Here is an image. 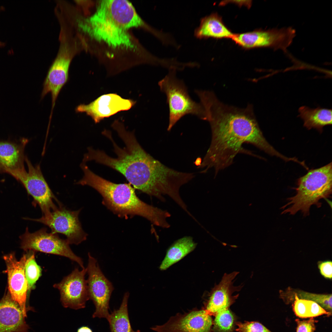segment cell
Masks as SVG:
<instances>
[{"label":"cell","instance_id":"cell-7","mask_svg":"<svg viewBox=\"0 0 332 332\" xmlns=\"http://www.w3.org/2000/svg\"><path fill=\"white\" fill-rule=\"evenodd\" d=\"M25 161L28 166V171H25L15 179L23 185L28 193L32 197L33 204L39 206L43 216L47 215L58 208L54 203V200L59 205L61 204L53 193L45 179L40 165L34 166L27 156H26Z\"/></svg>","mask_w":332,"mask_h":332},{"label":"cell","instance_id":"cell-22","mask_svg":"<svg viewBox=\"0 0 332 332\" xmlns=\"http://www.w3.org/2000/svg\"><path fill=\"white\" fill-rule=\"evenodd\" d=\"M298 116L303 122V126L308 129H316L320 133L323 128L332 124L331 109L318 107L311 108L306 106L299 108Z\"/></svg>","mask_w":332,"mask_h":332},{"label":"cell","instance_id":"cell-20","mask_svg":"<svg viewBox=\"0 0 332 332\" xmlns=\"http://www.w3.org/2000/svg\"><path fill=\"white\" fill-rule=\"evenodd\" d=\"M18 304L9 292L0 301V332H28L29 326Z\"/></svg>","mask_w":332,"mask_h":332},{"label":"cell","instance_id":"cell-4","mask_svg":"<svg viewBox=\"0 0 332 332\" xmlns=\"http://www.w3.org/2000/svg\"><path fill=\"white\" fill-rule=\"evenodd\" d=\"M297 185L295 194L287 199L281 208V214L293 215L300 211L303 216H308L311 206L320 207V200L332 194V162L309 170L298 180Z\"/></svg>","mask_w":332,"mask_h":332},{"label":"cell","instance_id":"cell-23","mask_svg":"<svg viewBox=\"0 0 332 332\" xmlns=\"http://www.w3.org/2000/svg\"><path fill=\"white\" fill-rule=\"evenodd\" d=\"M197 243L190 236H185L175 241L168 250L160 267L165 270L193 251Z\"/></svg>","mask_w":332,"mask_h":332},{"label":"cell","instance_id":"cell-32","mask_svg":"<svg viewBox=\"0 0 332 332\" xmlns=\"http://www.w3.org/2000/svg\"><path fill=\"white\" fill-rule=\"evenodd\" d=\"M77 332H92V330L87 326H82L79 328Z\"/></svg>","mask_w":332,"mask_h":332},{"label":"cell","instance_id":"cell-28","mask_svg":"<svg viewBox=\"0 0 332 332\" xmlns=\"http://www.w3.org/2000/svg\"><path fill=\"white\" fill-rule=\"evenodd\" d=\"M296 295L300 298L316 302L326 310L332 313L331 294H318L302 291Z\"/></svg>","mask_w":332,"mask_h":332},{"label":"cell","instance_id":"cell-29","mask_svg":"<svg viewBox=\"0 0 332 332\" xmlns=\"http://www.w3.org/2000/svg\"><path fill=\"white\" fill-rule=\"evenodd\" d=\"M236 330L239 332H272L262 324L257 322L236 323Z\"/></svg>","mask_w":332,"mask_h":332},{"label":"cell","instance_id":"cell-24","mask_svg":"<svg viewBox=\"0 0 332 332\" xmlns=\"http://www.w3.org/2000/svg\"><path fill=\"white\" fill-rule=\"evenodd\" d=\"M129 295L128 292L125 293L119 308L110 314L107 320L111 332H140L134 330L131 326L128 307Z\"/></svg>","mask_w":332,"mask_h":332},{"label":"cell","instance_id":"cell-8","mask_svg":"<svg viewBox=\"0 0 332 332\" xmlns=\"http://www.w3.org/2000/svg\"><path fill=\"white\" fill-rule=\"evenodd\" d=\"M78 26L91 38L114 49H133L134 45L127 30L110 22L90 17L77 20Z\"/></svg>","mask_w":332,"mask_h":332},{"label":"cell","instance_id":"cell-18","mask_svg":"<svg viewBox=\"0 0 332 332\" xmlns=\"http://www.w3.org/2000/svg\"><path fill=\"white\" fill-rule=\"evenodd\" d=\"M28 141L24 138L16 142L0 140V173H7L14 178L26 170L24 151Z\"/></svg>","mask_w":332,"mask_h":332},{"label":"cell","instance_id":"cell-6","mask_svg":"<svg viewBox=\"0 0 332 332\" xmlns=\"http://www.w3.org/2000/svg\"><path fill=\"white\" fill-rule=\"evenodd\" d=\"M20 239L21 248L25 251H40L63 256L77 263L82 269L85 268L82 260L73 252L66 240L61 239L57 234L48 232L45 227L30 233L27 227Z\"/></svg>","mask_w":332,"mask_h":332},{"label":"cell","instance_id":"cell-9","mask_svg":"<svg viewBox=\"0 0 332 332\" xmlns=\"http://www.w3.org/2000/svg\"><path fill=\"white\" fill-rule=\"evenodd\" d=\"M81 209L72 211L62 205L47 216L37 219L26 218L43 223L50 228L53 233L65 235L69 244L78 245L86 240L87 234L83 230L79 219Z\"/></svg>","mask_w":332,"mask_h":332},{"label":"cell","instance_id":"cell-10","mask_svg":"<svg viewBox=\"0 0 332 332\" xmlns=\"http://www.w3.org/2000/svg\"><path fill=\"white\" fill-rule=\"evenodd\" d=\"M86 268L88 294L95 307L93 317L103 318L107 320L110 315L109 301L114 287L102 272L96 259L89 253Z\"/></svg>","mask_w":332,"mask_h":332},{"label":"cell","instance_id":"cell-14","mask_svg":"<svg viewBox=\"0 0 332 332\" xmlns=\"http://www.w3.org/2000/svg\"><path fill=\"white\" fill-rule=\"evenodd\" d=\"M87 272L86 268L81 271L76 268L61 282L53 285L59 291L60 300L65 307L77 310L85 307L89 299L87 280L85 279Z\"/></svg>","mask_w":332,"mask_h":332},{"label":"cell","instance_id":"cell-11","mask_svg":"<svg viewBox=\"0 0 332 332\" xmlns=\"http://www.w3.org/2000/svg\"><path fill=\"white\" fill-rule=\"evenodd\" d=\"M295 35V30L290 27L268 30L258 29L234 34L231 39L245 49L267 47L285 51L292 43Z\"/></svg>","mask_w":332,"mask_h":332},{"label":"cell","instance_id":"cell-31","mask_svg":"<svg viewBox=\"0 0 332 332\" xmlns=\"http://www.w3.org/2000/svg\"><path fill=\"white\" fill-rule=\"evenodd\" d=\"M318 267L321 274L324 277L331 279L332 277V263L327 261L320 263Z\"/></svg>","mask_w":332,"mask_h":332},{"label":"cell","instance_id":"cell-1","mask_svg":"<svg viewBox=\"0 0 332 332\" xmlns=\"http://www.w3.org/2000/svg\"><path fill=\"white\" fill-rule=\"evenodd\" d=\"M201 102L212 135L210 145L198 166L204 168L201 173L213 168L216 176L232 164L238 153L253 155L243 148L244 143L252 144L271 156L286 159L264 136L251 105L243 109L228 106L219 101L213 93L205 95Z\"/></svg>","mask_w":332,"mask_h":332},{"label":"cell","instance_id":"cell-15","mask_svg":"<svg viewBox=\"0 0 332 332\" xmlns=\"http://www.w3.org/2000/svg\"><path fill=\"white\" fill-rule=\"evenodd\" d=\"M6 266V271L8 277V289L12 299L17 302L22 310L24 316L27 317L26 307L27 282L25 274L27 255L24 254L19 260L15 254L12 252L3 257Z\"/></svg>","mask_w":332,"mask_h":332},{"label":"cell","instance_id":"cell-26","mask_svg":"<svg viewBox=\"0 0 332 332\" xmlns=\"http://www.w3.org/2000/svg\"><path fill=\"white\" fill-rule=\"evenodd\" d=\"M213 322L214 332H232L234 328L235 318L229 308L217 314Z\"/></svg>","mask_w":332,"mask_h":332},{"label":"cell","instance_id":"cell-25","mask_svg":"<svg viewBox=\"0 0 332 332\" xmlns=\"http://www.w3.org/2000/svg\"><path fill=\"white\" fill-rule=\"evenodd\" d=\"M293 309L295 315L302 318H314L323 315L330 316L332 314L316 302L300 298L296 295L293 305Z\"/></svg>","mask_w":332,"mask_h":332},{"label":"cell","instance_id":"cell-3","mask_svg":"<svg viewBox=\"0 0 332 332\" xmlns=\"http://www.w3.org/2000/svg\"><path fill=\"white\" fill-rule=\"evenodd\" d=\"M80 166L84 175L76 184L88 185L97 190L103 197V204L113 213L123 217L137 215L157 226L170 227L167 220L171 216L169 212L141 200L129 183H114L94 173L85 163L82 162Z\"/></svg>","mask_w":332,"mask_h":332},{"label":"cell","instance_id":"cell-2","mask_svg":"<svg viewBox=\"0 0 332 332\" xmlns=\"http://www.w3.org/2000/svg\"><path fill=\"white\" fill-rule=\"evenodd\" d=\"M111 126L124 142V148L117 145L110 131L105 130L102 133L112 142L117 157L89 147L83 162L94 160L115 170L134 188L162 202L165 200L164 196H173L181 184V172L167 167L147 153L137 140L134 131H127L122 122L116 120Z\"/></svg>","mask_w":332,"mask_h":332},{"label":"cell","instance_id":"cell-17","mask_svg":"<svg viewBox=\"0 0 332 332\" xmlns=\"http://www.w3.org/2000/svg\"><path fill=\"white\" fill-rule=\"evenodd\" d=\"M213 322L211 315L205 310H195L177 314L165 324L151 329L157 332H210Z\"/></svg>","mask_w":332,"mask_h":332},{"label":"cell","instance_id":"cell-5","mask_svg":"<svg viewBox=\"0 0 332 332\" xmlns=\"http://www.w3.org/2000/svg\"><path fill=\"white\" fill-rule=\"evenodd\" d=\"M176 71L173 69H169L168 74L158 83L160 91L166 96L168 105V131L187 114L196 116L202 120H206V113L202 105L191 98L184 81L176 77Z\"/></svg>","mask_w":332,"mask_h":332},{"label":"cell","instance_id":"cell-30","mask_svg":"<svg viewBox=\"0 0 332 332\" xmlns=\"http://www.w3.org/2000/svg\"><path fill=\"white\" fill-rule=\"evenodd\" d=\"M295 321L297 324L296 332H314L316 328L315 323L317 322L314 318L307 320L296 319Z\"/></svg>","mask_w":332,"mask_h":332},{"label":"cell","instance_id":"cell-13","mask_svg":"<svg viewBox=\"0 0 332 332\" xmlns=\"http://www.w3.org/2000/svg\"><path fill=\"white\" fill-rule=\"evenodd\" d=\"M74 54L72 46L66 42H62L44 80L41 96L43 98L48 93L51 94L52 108L49 122L58 94L69 81V68Z\"/></svg>","mask_w":332,"mask_h":332},{"label":"cell","instance_id":"cell-12","mask_svg":"<svg viewBox=\"0 0 332 332\" xmlns=\"http://www.w3.org/2000/svg\"><path fill=\"white\" fill-rule=\"evenodd\" d=\"M92 15L127 30L139 27H144L150 32L153 29L145 23L131 3L127 0L100 1L96 12Z\"/></svg>","mask_w":332,"mask_h":332},{"label":"cell","instance_id":"cell-21","mask_svg":"<svg viewBox=\"0 0 332 332\" xmlns=\"http://www.w3.org/2000/svg\"><path fill=\"white\" fill-rule=\"evenodd\" d=\"M234 34L224 24L221 17L216 13L202 18L199 26L195 29L194 33L195 36L200 39H231Z\"/></svg>","mask_w":332,"mask_h":332},{"label":"cell","instance_id":"cell-16","mask_svg":"<svg viewBox=\"0 0 332 332\" xmlns=\"http://www.w3.org/2000/svg\"><path fill=\"white\" fill-rule=\"evenodd\" d=\"M136 101L125 99L115 93L101 96L88 104H80L75 109L77 113H85L95 123L118 113L127 111L132 108Z\"/></svg>","mask_w":332,"mask_h":332},{"label":"cell","instance_id":"cell-27","mask_svg":"<svg viewBox=\"0 0 332 332\" xmlns=\"http://www.w3.org/2000/svg\"><path fill=\"white\" fill-rule=\"evenodd\" d=\"M27 255L25 267V274L27 282L28 290L33 288L41 275L42 269L35 259V252L29 251Z\"/></svg>","mask_w":332,"mask_h":332},{"label":"cell","instance_id":"cell-19","mask_svg":"<svg viewBox=\"0 0 332 332\" xmlns=\"http://www.w3.org/2000/svg\"><path fill=\"white\" fill-rule=\"evenodd\" d=\"M238 273L235 271L225 274L218 284L213 289L208 300L205 310L210 315H215L219 312L229 308L237 296H232L238 287L233 285V280Z\"/></svg>","mask_w":332,"mask_h":332}]
</instances>
